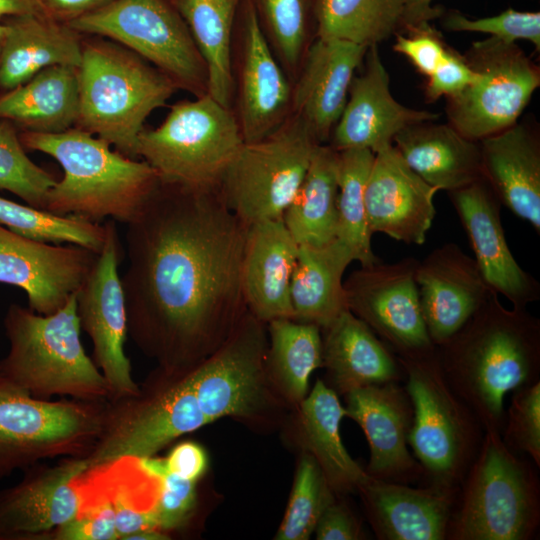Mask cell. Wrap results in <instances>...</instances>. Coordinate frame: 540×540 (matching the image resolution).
Masks as SVG:
<instances>
[{
    "instance_id": "obj_2",
    "label": "cell",
    "mask_w": 540,
    "mask_h": 540,
    "mask_svg": "<svg viewBox=\"0 0 540 540\" xmlns=\"http://www.w3.org/2000/svg\"><path fill=\"white\" fill-rule=\"evenodd\" d=\"M498 296L493 293L436 354L484 432L501 434L506 394L540 381V320L527 308L507 309Z\"/></svg>"
},
{
    "instance_id": "obj_35",
    "label": "cell",
    "mask_w": 540,
    "mask_h": 540,
    "mask_svg": "<svg viewBox=\"0 0 540 540\" xmlns=\"http://www.w3.org/2000/svg\"><path fill=\"white\" fill-rule=\"evenodd\" d=\"M338 151L316 146L304 179L282 219L298 246L318 247L336 239Z\"/></svg>"
},
{
    "instance_id": "obj_7",
    "label": "cell",
    "mask_w": 540,
    "mask_h": 540,
    "mask_svg": "<svg viewBox=\"0 0 540 540\" xmlns=\"http://www.w3.org/2000/svg\"><path fill=\"white\" fill-rule=\"evenodd\" d=\"M413 408L408 445L423 470V485L458 488L476 458L484 429L453 391L433 353L399 359Z\"/></svg>"
},
{
    "instance_id": "obj_44",
    "label": "cell",
    "mask_w": 540,
    "mask_h": 540,
    "mask_svg": "<svg viewBox=\"0 0 540 540\" xmlns=\"http://www.w3.org/2000/svg\"><path fill=\"white\" fill-rule=\"evenodd\" d=\"M56 179L26 154L12 122L0 120V189L43 209Z\"/></svg>"
},
{
    "instance_id": "obj_41",
    "label": "cell",
    "mask_w": 540,
    "mask_h": 540,
    "mask_svg": "<svg viewBox=\"0 0 540 540\" xmlns=\"http://www.w3.org/2000/svg\"><path fill=\"white\" fill-rule=\"evenodd\" d=\"M260 29L293 84L316 39L314 0H250Z\"/></svg>"
},
{
    "instance_id": "obj_25",
    "label": "cell",
    "mask_w": 540,
    "mask_h": 540,
    "mask_svg": "<svg viewBox=\"0 0 540 540\" xmlns=\"http://www.w3.org/2000/svg\"><path fill=\"white\" fill-rule=\"evenodd\" d=\"M367 49L322 38L309 47L292 84V113L303 120L319 144L329 141Z\"/></svg>"
},
{
    "instance_id": "obj_19",
    "label": "cell",
    "mask_w": 540,
    "mask_h": 540,
    "mask_svg": "<svg viewBox=\"0 0 540 540\" xmlns=\"http://www.w3.org/2000/svg\"><path fill=\"white\" fill-rule=\"evenodd\" d=\"M83 457H65L54 465L42 462L24 469L23 479L0 491V540H41L79 513Z\"/></svg>"
},
{
    "instance_id": "obj_1",
    "label": "cell",
    "mask_w": 540,
    "mask_h": 540,
    "mask_svg": "<svg viewBox=\"0 0 540 540\" xmlns=\"http://www.w3.org/2000/svg\"><path fill=\"white\" fill-rule=\"evenodd\" d=\"M247 230L219 187L161 180L127 223L121 277L127 333L162 369L189 371L248 312L242 287Z\"/></svg>"
},
{
    "instance_id": "obj_40",
    "label": "cell",
    "mask_w": 540,
    "mask_h": 540,
    "mask_svg": "<svg viewBox=\"0 0 540 540\" xmlns=\"http://www.w3.org/2000/svg\"><path fill=\"white\" fill-rule=\"evenodd\" d=\"M375 153L365 148L338 151L336 239L361 266L380 261L371 247L372 233L365 208V186Z\"/></svg>"
},
{
    "instance_id": "obj_18",
    "label": "cell",
    "mask_w": 540,
    "mask_h": 540,
    "mask_svg": "<svg viewBox=\"0 0 540 540\" xmlns=\"http://www.w3.org/2000/svg\"><path fill=\"white\" fill-rule=\"evenodd\" d=\"M98 252L50 244L0 225V283L21 288L29 308L49 315L66 304L89 274Z\"/></svg>"
},
{
    "instance_id": "obj_29",
    "label": "cell",
    "mask_w": 540,
    "mask_h": 540,
    "mask_svg": "<svg viewBox=\"0 0 540 540\" xmlns=\"http://www.w3.org/2000/svg\"><path fill=\"white\" fill-rule=\"evenodd\" d=\"M321 336L322 366L337 394L404 379L398 357L348 309L322 328Z\"/></svg>"
},
{
    "instance_id": "obj_49",
    "label": "cell",
    "mask_w": 540,
    "mask_h": 540,
    "mask_svg": "<svg viewBox=\"0 0 540 540\" xmlns=\"http://www.w3.org/2000/svg\"><path fill=\"white\" fill-rule=\"evenodd\" d=\"M475 79L476 73L463 55L450 48L443 63L427 78L426 99L434 102L440 97H452L473 83Z\"/></svg>"
},
{
    "instance_id": "obj_51",
    "label": "cell",
    "mask_w": 540,
    "mask_h": 540,
    "mask_svg": "<svg viewBox=\"0 0 540 540\" xmlns=\"http://www.w3.org/2000/svg\"><path fill=\"white\" fill-rule=\"evenodd\" d=\"M166 472L193 482H197L205 473L208 457L202 446L192 441H184L169 452L164 458Z\"/></svg>"
},
{
    "instance_id": "obj_15",
    "label": "cell",
    "mask_w": 540,
    "mask_h": 540,
    "mask_svg": "<svg viewBox=\"0 0 540 540\" xmlns=\"http://www.w3.org/2000/svg\"><path fill=\"white\" fill-rule=\"evenodd\" d=\"M231 111L244 142L261 140L292 115V83L265 39L250 0L237 12L230 51Z\"/></svg>"
},
{
    "instance_id": "obj_8",
    "label": "cell",
    "mask_w": 540,
    "mask_h": 540,
    "mask_svg": "<svg viewBox=\"0 0 540 540\" xmlns=\"http://www.w3.org/2000/svg\"><path fill=\"white\" fill-rule=\"evenodd\" d=\"M209 423L187 372L160 368L137 393L104 402L98 437L83 458L90 469L122 457H153L173 440Z\"/></svg>"
},
{
    "instance_id": "obj_38",
    "label": "cell",
    "mask_w": 540,
    "mask_h": 540,
    "mask_svg": "<svg viewBox=\"0 0 540 540\" xmlns=\"http://www.w3.org/2000/svg\"><path fill=\"white\" fill-rule=\"evenodd\" d=\"M316 38L364 47L407 28V0H314Z\"/></svg>"
},
{
    "instance_id": "obj_52",
    "label": "cell",
    "mask_w": 540,
    "mask_h": 540,
    "mask_svg": "<svg viewBox=\"0 0 540 540\" xmlns=\"http://www.w3.org/2000/svg\"><path fill=\"white\" fill-rule=\"evenodd\" d=\"M113 0H39L46 15L67 22L101 8Z\"/></svg>"
},
{
    "instance_id": "obj_13",
    "label": "cell",
    "mask_w": 540,
    "mask_h": 540,
    "mask_svg": "<svg viewBox=\"0 0 540 540\" xmlns=\"http://www.w3.org/2000/svg\"><path fill=\"white\" fill-rule=\"evenodd\" d=\"M476 79L446 98L449 123L480 141L516 122L540 85L539 67L515 43L490 36L462 54Z\"/></svg>"
},
{
    "instance_id": "obj_32",
    "label": "cell",
    "mask_w": 540,
    "mask_h": 540,
    "mask_svg": "<svg viewBox=\"0 0 540 540\" xmlns=\"http://www.w3.org/2000/svg\"><path fill=\"white\" fill-rule=\"evenodd\" d=\"M355 261L339 240L318 247L299 246L290 283L294 320L320 329L347 310L343 275Z\"/></svg>"
},
{
    "instance_id": "obj_16",
    "label": "cell",
    "mask_w": 540,
    "mask_h": 540,
    "mask_svg": "<svg viewBox=\"0 0 540 540\" xmlns=\"http://www.w3.org/2000/svg\"><path fill=\"white\" fill-rule=\"evenodd\" d=\"M105 238L96 260L76 292L80 327L93 344V362L110 388V398L135 394L139 385L132 377L125 353L127 312L118 266L122 247L116 223H104Z\"/></svg>"
},
{
    "instance_id": "obj_43",
    "label": "cell",
    "mask_w": 540,
    "mask_h": 540,
    "mask_svg": "<svg viewBox=\"0 0 540 540\" xmlns=\"http://www.w3.org/2000/svg\"><path fill=\"white\" fill-rule=\"evenodd\" d=\"M334 498V491L315 458L310 453L304 454L298 464L286 513L275 539H309L322 512Z\"/></svg>"
},
{
    "instance_id": "obj_39",
    "label": "cell",
    "mask_w": 540,
    "mask_h": 540,
    "mask_svg": "<svg viewBox=\"0 0 540 540\" xmlns=\"http://www.w3.org/2000/svg\"><path fill=\"white\" fill-rule=\"evenodd\" d=\"M267 324L270 341L266 365L288 397L302 401L311 374L323 364L321 329L294 319H276Z\"/></svg>"
},
{
    "instance_id": "obj_9",
    "label": "cell",
    "mask_w": 540,
    "mask_h": 540,
    "mask_svg": "<svg viewBox=\"0 0 540 540\" xmlns=\"http://www.w3.org/2000/svg\"><path fill=\"white\" fill-rule=\"evenodd\" d=\"M243 143L232 111L206 94L177 102L157 128L143 129L137 155L161 181L219 187Z\"/></svg>"
},
{
    "instance_id": "obj_37",
    "label": "cell",
    "mask_w": 540,
    "mask_h": 540,
    "mask_svg": "<svg viewBox=\"0 0 540 540\" xmlns=\"http://www.w3.org/2000/svg\"><path fill=\"white\" fill-rule=\"evenodd\" d=\"M204 58L209 75L208 94L231 110L230 51L242 0H173Z\"/></svg>"
},
{
    "instance_id": "obj_27",
    "label": "cell",
    "mask_w": 540,
    "mask_h": 540,
    "mask_svg": "<svg viewBox=\"0 0 540 540\" xmlns=\"http://www.w3.org/2000/svg\"><path fill=\"white\" fill-rule=\"evenodd\" d=\"M299 246L282 217L248 227L242 287L247 310L263 323L294 319L290 283Z\"/></svg>"
},
{
    "instance_id": "obj_47",
    "label": "cell",
    "mask_w": 540,
    "mask_h": 540,
    "mask_svg": "<svg viewBox=\"0 0 540 540\" xmlns=\"http://www.w3.org/2000/svg\"><path fill=\"white\" fill-rule=\"evenodd\" d=\"M159 478V494L155 514L162 532L185 526L197 505L196 482L165 472Z\"/></svg>"
},
{
    "instance_id": "obj_42",
    "label": "cell",
    "mask_w": 540,
    "mask_h": 540,
    "mask_svg": "<svg viewBox=\"0 0 540 540\" xmlns=\"http://www.w3.org/2000/svg\"><path fill=\"white\" fill-rule=\"evenodd\" d=\"M0 225L19 235L49 243H69L99 252L104 224L78 216H62L0 197Z\"/></svg>"
},
{
    "instance_id": "obj_4",
    "label": "cell",
    "mask_w": 540,
    "mask_h": 540,
    "mask_svg": "<svg viewBox=\"0 0 540 540\" xmlns=\"http://www.w3.org/2000/svg\"><path fill=\"white\" fill-rule=\"evenodd\" d=\"M3 325L9 350L0 359L1 376L37 399L69 396L99 402L110 398L106 379L80 340L76 293L49 315L13 303Z\"/></svg>"
},
{
    "instance_id": "obj_36",
    "label": "cell",
    "mask_w": 540,
    "mask_h": 540,
    "mask_svg": "<svg viewBox=\"0 0 540 540\" xmlns=\"http://www.w3.org/2000/svg\"><path fill=\"white\" fill-rule=\"evenodd\" d=\"M88 473L113 508L119 539L128 540L136 533L158 530L155 508L159 478L150 474L140 459L122 457L90 468Z\"/></svg>"
},
{
    "instance_id": "obj_24",
    "label": "cell",
    "mask_w": 540,
    "mask_h": 540,
    "mask_svg": "<svg viewBox=\"0 0 540 540\" xmlns=\"http://www.w3.org/2000/svg\"><path fill=\"white\" fill-rule=\"evenodd\" d=\"M364 69L353 77L343 112L332 130L329 145L336 151L365 148L376 153L393 144L405 127L438 119V114L406 107L389 89V74L377 45L368 47Z\"/></svg>"
},
{
    "instance_id": "obj_28",
    "label": "cell",
    "mask_w": 540,
    "mask_h": 540,
    "mask_svg": "<svg viewBox=\"0 0 540 540\" xmlns=\"http://www.w3.org/2000/svg\"><path fill=\"white\" fill-rule=\"evenodd\" d=\"M482 177L501 205L540 232V141L527 124L479 141Z\"/></svg>"
},
{
    "instance_id": "obj_46",
    "label": "cell",
    "mask_w": 540,
    "mask_h": 540,
    "mask_svg": "<svg viewBox=\"0 0 540 540\" xmlns=\"http://www.w3.org/2000/svg\"><path fill=\"white\" fill-rule=\"evenodd\" d=\"M443 26L449 31L487 33L509 43L528 40L537 51L540 50L539 12L508 8L496 16L470 19L458 11H452L444 17Z\"/></svg>"
},
{
    "instance_id": "obj_48",
    "label": "cell",
    "mask_w": 540,
    "mask_h": 540,
    "mask_svg": "<svg viewBox=\"0 0 540 540\" xmlns=\"http://www.w3.org/2000/svg\"><path fill=\"white\" fill-rule=\"evenodd\" d=\"M395 36L393 50L404 55L426 78L443 63L451 48L429 22L420 23Z\"/></svg>"
},
{
    "instance_id": "obj_6",
    "label": "cell",
    "mask_w": 540,
    "mask_h": 540,
    "mask_svg": "<svg viewBox=\"0 0 540 540\" xmlns=\"http://www.w3.org/2000/svg\"><path fill=\"white\" fill-rule=\"evenodd\" d=\"M77 73L80 129L138 156L143 124L178 89L174 82L136 53L104 42L82 46Z\"/></svg>"
},
{
    "instance_id": "obj_55",
    "label": "cell",
    "mask_w": 540,
    "mask_h": 540,
    "mask_svg": "<svg viewBox=\"0 0 540 540\" xmlns=\"http://www.w3.org/2000/svg\"><path fill=\"white\" fill-rule=\"evenodd\" d=\"M8 30L7 24L4 22H0V41L3 40V38L6 35V32Z\"/></svg>"
},
{
    "instance_id": "obj_11",
    "label": "cell",
    "mask_w": 540,
    "mask_h": 540,
    "mask_svg": "<svg viewBox=\"0 0 540 540\" xmlns=\"http://www.w3.org/2000/svg\"><path fill=\"white\" fill-rule=\"evenodd\" d=\"M67 25L122 43L194 97L208 94L206 62L173 0H113Z\"/></svg>"
},
{
    "instance_id": "obj_33",
    "label": "cell",
    "mask_w": 540,
    "mask_h": 540,
    "mask_svg": "<svg viewBox=\"0 0 540 540\" xmlns=\"http://www.w3.org/2000/svg\"><path fill=\"white\" fill-rule=\"evenodd\" d=\"M78 105L77 68L56 65L0 96V120L25 131L59 133L76 124Z\"/></svg>"
},
{
    "instance_id": "obj_31",
    "label": "cell",
    "mask_w": 540,
    "mask_h": 540,
    "mask_svg": "<svg viewBox=\"0 0 540 540\" xmlns=\"http://www.w3.org/2000/svg\"><path fill=\"white\" fill-rule=\"evenodd\" d=\"M1 41L0 86L10 90L41 70L56 66L78 68L82 45L78 32L47 15L9 18Z\"/></svg>"
},
{
    "instance_id": "obj_56",
    "label": "cell",
    "mask_w": 540,
    "mask_h": 540,
    "mask_svg": "<svg viewBox=\"0 0 540 540\" xmlns=\"http://www.w3.org/2000/svg\"><path fill=\"white\" fill-rule=\"evenodd\" d=\"M0 51H1V41H0Z\"/></svg>"
},
{
    "instance_id": "obj_12",
    "label": "cell",
    "mask_w": 540,
    "mask_h": 540,
    "mask_svg": "<svg viewBox=\"0 0 540 540\" xmlns=\"http://www.w3.org/2000/svg\"><path fill=\"white\" fill-rule=\"evenodd\" d=\"M317 145L306 124L293 113L267 137L244 142L219 183L227 207L248 227L282 217Z\"/></svg>"
},
{
    "instance_id": "obj_22",
    "label": "cell",
    "mask_w": 540,
    "mask_h": 540,
    "mask_svg": "<svg viewBox=\"0 0 540 540\" xmlns=\"http://www.w3.org/2000/svg\"><path fill=\"white\" fill-rule=\"evenodd\" d=\"M415 281L423 319L435 347L454 335L494 293L475 259L451 242L418 260Z\"/></svg>"
},
{
    "instance_id": "obj_30",
    "label": "cell",
    "mask_w": 540,
    "mask_h": 540,
    "mask_svg": "<svg viewBox=\"0 0 540 540\" xmlns=\"http://www.w3.org/2000/svg\"><path fill=\"white\" fill-rule=\"evenodd\" d=\"M405 163L425 182L447 192L482 178L479 141L450 123L424 121L405 127L393 139Z\"/></svg>"
},
{
    "instance_id": "obj_21",
    "label": "cell",
    "mask_w": 540,
    "mask_h": 540,
    "mask_svg": "<svg viewBox=\"0 0 540 540\" xmlns=\"http://www.w3.org/2000/svg\"><path fill=\"white\" fill-rule=\"evenodd\" d=\"M489 288L515 308L540 299V284L514 258L500 217L501 203L482 177L448 192Z\"/></svg>"
},
{
    "instance_id": "obj_14",
    "label": "cell",
    "mask_w": 540,
    "mask_h": 540,
    "mask_svg": "<svg viewBox=\"0 0 540 540\" xmlns=\"http://www.w3.org/2000/svg\"><path fill=\"white\" fill-rule=\"evenodd\" d=\"M418 260L378 261L361 266L343 282L347 309L362 320L399 358L431 354L415 270Z\"/></svg>"
},
{
    "instance_id": "obj_53",
    "label": "cell",
    "mask_w": 540,
    "mask_h": 540,
    "mask_svg": "<svg viewBox=\"0 0 540 540\" xmlns=\"http://www.w3.org/2000/svg\"><path fill=\"white\" fill-rule=\"evenodd\" d=\"M433 0H407V28L437 18L443 14L439 7H432ZM405 30V31H406Z\"/></svg>"
},
{
    "instance_id": "obj_17",
    "label": "cell",
    "mask_w": 540,
    "mask_h": 540,
    "mask_svg": "<svg viewBox=\"0 0 540 540\" xmlns=\"http://www.w3.org/2000/svg\"><path fill=\"white\" fill-rule=\"evenodd\" d=\"M267 340L263 322L249 312L213 353L187 371L208 421L253 413L263 400Z\"/></svg>"
},
{
    "instance_id": "obj_45",
    "label": "cell",
    "mask_w": 540,
    "mask_h": 540,
    "mask_svg": "<svg viewBox=\"0 0 540 540\" xmlns=\"http://www.w3.org/2000/svg\"><path fill=\"white\" fill-rule=\"evenodd\" d=\"M501 437L511 450L540 467V381L513 391Z\"/></svg>"
},
{
    "instance_id": "obj_50",
    "label": "cell",
    "mask_w": 540,
    "mask_h": 540,
    "mask_svg": "<svg viewBox=\"0 0 540 540\" xmlns=\"http://www.w3.org/2000/svg\"><path fill=\"white\" fill-rule=\"evenodd\" d=\"M314 533L318 540H358L363 538L362 526L344 502L335 498L322 512Z\"/></svg>"
},
{
    "instance_id": "obj_20",
    "label": "cell",
    "mask_w": 540,
    "mask_h": 540,
    "mask_svg": "<svg viewBox=\"0 0 540 540\" xmlns=\"http://www.w3.org/2000/svg\"><path fill=\"white\" fill-rule=\"evenodd\" d=\"M346 417L362 428L370 448L366 473L402 484L422 481L423 470L408 450L413 421L410 397L400 382L368 385L345 394Z\"/></svg>"
},
{
    "instance_id": "obj_54",
    "label": "cell",
    "mask_w": 540,
    "mask_h": 540,
    "mask_svg": "<svg viewBox=\"0 0 540 540\" xmlns=\"http://www.w3.org/2000/svg\"><path fill=\"white\" fill-rule=\"evenodd\" d=\"M33 14L46 15L39 0H0V22L5 18Z\"/></svg>"
},
{
    "instance_id": "obj_23",
    "label": "cell",
    "mask_w": 540,
    "mask_h": 540,
    "mask_svg": "<svg viewBox=\"0 0 540 540\" xmlns=\"http://www.w3.org/2000/svg\"><path fill=\"white\" fill-rule=\"evenodd\" d=\"M437 191L405 163L393 144L385 146L375 153L365 186L371 233L422 245L436 215Z\"/></svg>"
},
{
    "instance_id": "obj_10",
    "label": "cell",
    "mask_w": 540,
    "mask_h": 540,
    "mask_svg": "<svg viewBox=\"0 0 540 540\" xmlns=\"http://www.w3.org/2000/svg\"><path fill=\"white\" fill-rule=\"evenodd\" d=\"M105 401L37 399L0 375V478L47 459L85 457Z\"/></svg>"
},
{
    "instance_id": "obj_3",
    "label": "cell",
    "mask_w": 540,
    "mask_h": 540,
    "mask_svg": "<svg viewBox=\"0 0 540 540\" xmlns=\"http://www.w3.org/2000/svg\"><path fill=\"white\" fill-rule=\"evenodd\" d=\"M24 148L45 153L64 175L49 190L44 210L98 222L110 217L127 224L160 182L146 162L127 157L82 129L59 133L24 131Z\"/></svg>"
},
{
    "instance_id": "obj_34",
    "label": "cell",
    "mask_w": 540,
    "mask_h": 540,
    "mask_svg": "<svg viewBox=\"0 0 540 540\" xmlns=\"http://www.w3.org/2000/svg\"><path fill=\"white\" fill-rule=\"evenodd\" d=\"M344 417L345 408L337 393L318 379L301 401L300 421L305 445L334 493L357 491L369 477L342 443L340 423Z\"/></svg>"
},
{
    "instance_id": "obj_5",
    "label": "cell",
    "mask_w": 540,
    "mask_h": 540,
    "mask_svg": "<svg viewBox=\"0 0 540 540\" xmlns=\"http://www.w3.org/2000/svg\"><path fill=\"white\" fill-rule=\"evenodd\" d=\"M539 467L484 432L461 482L446 540H531L540 527Z\"/></svg>"
},
{
    "instance_id": "obj_26",
    "label": "cell",
    "mask_w": 540,
    "mask_h": 540,
    "mask_svg": "<svg viewBox=\"0 0 540 540\" xmlns=\"http://www.w3.org/2000/svg\"><path fill=\"white\" fill-rule=\"evenodd\" d=\"M458 488L368 477L357 489L380 540H446Z\"/></svg>"
}]
</instances>
